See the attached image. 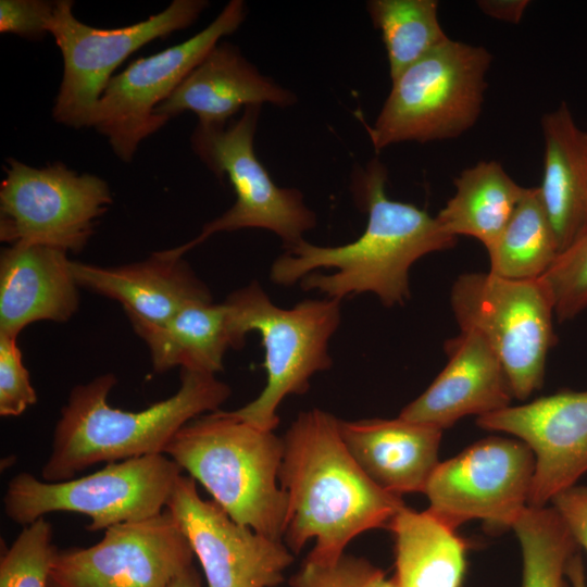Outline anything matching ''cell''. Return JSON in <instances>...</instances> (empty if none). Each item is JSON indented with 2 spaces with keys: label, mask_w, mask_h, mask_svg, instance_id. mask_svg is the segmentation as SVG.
Returning a JSON list of instances; mask_svg holds the SVG:
<instances>
[{
  "label": "cell",
  "mask_w": 587,
  "mask_h": 587,
  "mask_svg": "<svg viewBox=\"0 0 587 587\" xmlns=\"http://www.w3.org/2000/svg\"><path fill=\"white\" fill-rule=\"evenodd\" d=\"M386 178L378 160L354 172L353 193L367 213L366 228L358 239L336 247L303 239L274 261L272 282L282 286L299 282L304 290L339 301L370 292L386 307L404 304L411 296V266L428 253L451 249L457 237L425 210L388 198Z\"/></svg>",
  "instance_id": "6da1fadb"
},
{
  "label": "cell",
  "mask_w": 587,
  "mask_h": 587,
  "mask_svg": "<svg viewBox=\"0 0 587 587\" xmlns=\"http://www.w3.org/2000/svg\"><path fill=\"white\" fill-rule=\"evenodd\" d=\"M340 420L321 409L300 413L283 437L280 487L288 495L284 539L298 553L310 539L307 559L333 562L360 534L388 528L404 507L401 496L377 486L348 451Z\"/></svg>",
  "instance_id": "7a4b0ae2"
},
{
  "label": "cell",
  "mask_w": 587,
  "mask_h": 587,
  "mask_svg": "<svg viewBox=\"0 0 587 587\" xmlns=\"http://www.w3.org/2000/svg\"><path fill=\"white\" fill-rule=\"evenodd\" d=\"M116 383L112 373H105L71 390L41 479L67 480L98 463L164 453L183 426L217 411L232 394L214 374L180 369V386L174 395L133 412L108 402Z\"/></svg>",
  "instance_id": "3957f363"
},
{
  "label": "cell",
  "mask_w": 587,
  "mask_h": 587,
  "mask_svg": "<svg viewBox=\"0 0 587 587\" xmlns=\"http://www.w3.org/2000/svg\"><path fill=\"white\" fill-rule=\"evenodd\" d=\"M283 438L217 410L183 426L164 453L235 522L284 540L288 495L278 480Z\"/></svg>",
  "instance_id": "277c9868"
},
{
  "label": "cell",
  "mask_w": 587,
  "mask_h": 587,
  "mask_svg": "<svg viewBox=\"0 0 587 587\" xmlns=\"http://www.w3.org/2000/svg\"><path fill=\"white\" fill-rule=\"evenodd\" d=\"M224 302L237 349L243 346L248 333L260 334L266 371V385L260 395L226 413L274 432L282 401L308 391L311 377L332 366L328 344L340 324L341 301L327 297L305 299L283 309L272 302L258 282H252L232 292Z\"/></svg>",
  "instance_id": "5b68a950"
},
{
  "label": "cell",
  "mask_w": 587,
  "mask_h": 587,
  "mask_svg": "<svg viewBox=\"0 0 587 587\" xmlns=\"http://www.w3.org/2000/svg\"><path fill=\"white\" fill-rule=\"evenodd\" d=\"M492 55L480 46L448 39L391 80L369 128L375 150L403 141L461 136L477 121Z\"/></svg>",
  "instance_id": "8992f818"
},
{
  "label": "cell",
  "mask_w": 587,
  "mask_h": 587,
  "mask_svg": "<svg viewBox=\"0 0 587 587\" xmlns=\"http://www.w3.org/2000/svg\"><path fill=\"white\" fill-rule=\"evenodd\" d=\"M182 474L165 453L107 463L92 474L62 482L22 472L8 483L3 511L22 526L54 512L77 513L89 517L87 530H105L163 512Z\"/></svg>",
  "instance_id": "52a82bcc"
},
{
  "label": "cell",
  "mask_w": 587,
  "mask_h": 587,
  "mask_svg": "<svg viewBox=\"0 0 587 587\" xmlns=\"http://www.w3.org/2000/svg\"><path fill=\"white\" fill-rule=\"evenodd\" d=\"M450 305L460 330L476 332L500 360L514 399L540 389L557 342L554 310L541 280H513L490 272L457 277Z\"/></svg>",
  "instance_id": "ba28073f"
},
{
  "label": "cell",
  "mask_w": 587,
  "mask_h": 587,
  "mask_svg": "<svg viewBox=\"0 0 587 587\" xmlns=\"http://www.w3.org/2000/svg\"><path fill=\"white\" fill-rule=\"evenodd\" d=\"M261 107H246L239 118L225 125L197 124L190 137L193 152L217 177L227 176L236 195L234 205L190 240L193 247L216 233L263 228L276 234L287 249L316 225V215L301 191L277 186L255 155Z\"/></svg>",
  "instance_id": "9c48e42d"
},
{
  "label": "cell",
  "mask_w": 587,
  "mask_h": 587,
  "mask_svg": "<svg viewBox=\"0 0 587 587\" xmlns=\"http://www.w3.org/2000/svg\"><path fill=\"white\" fill-rule=\"evenodd\" d=\"M209 5L205 0H174L147 20L118 28L89 26L73 13V1H55L49 34L63 59L53 117L73 128L92 127L99 99L113 73L142 46L189 27Z\"/></svg>",
  "instance_id": "30bf717a"
},
{
  "label": "cell",
  "mask_w": 587,
  "mask_h": 587,
  "mask_svg": "<svg viewBox=\"0 0 587 587\" xmlns=\"http://www.w3.org/2000/svg\"><path fill=\"white\" fill-rule=\"evenodd\" d=\"M0 185V239L10 245H38L79 252L93 225L112 202L102 178L68 168L7 160Z\"/></svg>",
  "instance_id": "8fae6325"
},
{
  "label": "cell",
  "mask_w": 587,
  "mask_h": 587,
  "mask_svg": "<svg viewBox=\"0 0 587 587\" xmlns=\"http://www.w3.org/2000/svg\"><path fill=\"white\" fill-rule=\"evenodd\" d=\"M245 17V2L232 0L198 34L163 51L133 61L109 80L99 99L92 127L108 139L122 161H132L140 142L165 125L154 114L155 109L176 90L222 37L233 34L242 24Z\"/></svg>",
  "instance_id": "7c38bea8"
},
{
  "label": "cell",
  "mask_w": 587,
  "mask_h": 587,
  "mask_svg": "<svg viewBox=\"0 0 587 587\" xmlns=\"http://www.w3.org/2000/svg\"><path fill=\"white\" fill-rule=\"evenodd\" d=\"M535 457L520 439L490 436L439 462L423 494L428 511L453 528L480 520L512 528L528 505Z\"/></svg>",
  "instance_id": "4fadbf2b"
},
{
  "label": "cell",
  "mask_w": 587,
  "mask_h": 587,
  "mask_svg": "<svg viewBox=\"0 0 587 587\" xmlns=\"http://www.w3.org/2000/svg\"><path fill=\"white\" fill-rule=\"evenodd\" d=\"M193 552L171 513L121 523L88 547L55 548L48 587H170Z\"/></svg>",
  "instance_id": "5bb4252c"
},
{
  "label": "cell",
  "mask_w": 587,
  "mask_h": 587,
  "mask_svg": "<svg viewBox=\"0 0 587 587\" xmlns=\"http://www.w3.org/2000/svg\"><path fill=\"white\" fill-rule=\"evenodd\" d=\"M208 587H275L294 555L282 540L235 522L216 502L203 500L195 479L180 475L166 502Z\"/></svg>",
  "instance_id": "9a60e30c"
},
{
  "label": "cell",
  "mask_w": 587,
  "mask_h": 587,
  "mask_svg": "<svg viewBox=\"0 0 587 587\" xmlns=\"http://www.w3.org/2000/svg\"><path fill=\"white\" fill-rule=\"evenodd\" d=\"M478 427L507 433L535 457L528 505L546 507L587 473V389L560 390L476 419Z\"/></svg>",
  "instance_id": "2e32d148"
},
{
  "label": "cell",
  "mask_w": 587,
  "mask_h": 587,
  "mask_svg": "<svg viewBox=\"0 0 587 587\" xmlns=\"http://www.w3.org/2000/svg\"><path fill=\"white\" fill-rule=\"evenodd\" d=\"M442 371L399 416L444 430L467 415L477 417L511 405L508 375L492 349L473 330H460L444 345Z\"/></svg>",
  "instance_id": "e0dca14e"
},
{
  "label": "cell",
  "mask_w": 587,
  "mask_h": 587,
  "mask_svg": "<svg viewBox=\"0 0 587 587\" xmlns=\"http://www.w3.org/2000/svg\"><path fill=\"white\" fill-rule=\"evenodd\" d=\"M182 257L173 248L120 266L71 261V270L79 287L118 301L138 333L163 325L189 304L212 301Z\"/></svg>",
  "instance_id": "ac0fdd59"
},
{
  "label": "cell",
  "mask_w": 587,
  "mask_h": 587,
  "mask_svg": "<svg viewBox=\"0 0 587 587\" xmlns=\"http://www.w3.org/2000/svg\"><path fill=\"white\" fill-rule=\"evenodd\" d=\"M296 95L263 75L240 50L229 42H218L162 102L154 114L165 124L190 111L198 124L225 125L241 108L271 103L292 105Z\"/></svg>",
  "instance_id": "d6986e66"
},
{
  "label": "cell",
  "mask_w": 587,
  "mask_h": 587,
  "mask_svg": "<svg viewBox=\"0 0 587 587\" xmlns=\"http://www.w3.org/2000/svg\"><path fill=\"white\" fill-rule=\"evenodd\" d=\"M67 252L10 245L0 255V335L17 338L38 321L66 322L78 309V285Z\"/></svg>",
  "instance_id": "ffe728a7"
},
{
  "label": "cell",
  "mask_w": 587,
  "mask_h": 587,
  "mask_svg": "<svg viewBox=\"0 0 587 587\" xmlns=\"http://www.w3.org/2000/svg\"><path fill=\"white\" fill-rule=\"evenodd\" d=\"M341 438L362 471L384 490L424 492L440 462L442 430L397 419L340 421Z\"/></svg>",
  "instance_id": "44dd1931"
},
{
  "label": "cell",
  "mask_w": 587,
  "mask_h": 587,
  "mask_svg": "<svg viewBox=\"0 0 587 587\" xmlns=\"http://www.w3.org/2000/svg\"><path fill=\"white\" fill-rule=\"evenodd\" d=\"M544 173L537 187L560 252L587 226V133L562 102L541 118Z\"/></svg>",
  "instance_id": "7402d4cb"
},
{
  "label": "cell",
  "mask_w": 587,
  "mask_h": 587,
  "mask_svg": "<svg viewBox=\"0 0 587 587\" xmlns=\"http://www.w3.org/2000/svg\"><path fill=\"white\" fill-rule=\"evenodd\" d=\"M397 587H461L467 541L435 514L402 507L389 523Z\"/></svg>",
  "instance_id": "603a6c76"
},
{
  "label": "cell",
  "mask_w": 587,
  "mask_h": 587,
  "mask_svg": "<svg viewBox=\"0 0 587 587\" xmlns=\"http://www.w3.org/2000/svg\"><path fill=\"white\" fill-rule=\"evenodd\" d=\"M136 334L147 344L157 373L179 366L215 375L226 350L237 349L224 301L189 304L163 325Z\"/></svg>",
  "instance_id": "cb8c5ba5"
},
{
  "label": "cell",
  "mask_w": 587,
  "mask_h": 587,
  "mask_svg": "<svg viewBox=\"0 0 587 587\" xmlns=\"http://www.w3.org/2000/svg\"><path fill=\"white\" fill-rule=\"evenodd\" d=\"M453 184L455 193L436 220L449 235L471 236L486 249L499 237L527 190L496 161L465 168Z\"/></svg>",
  "instance_id": "d4e9b609"
},
{
  "label": "cell",
  "mask_w": 587,
  "mask_h": 587,
  "mask_svg": "<svg viewBox=\"0 0 587 587\" xmlns=\"http://www.w3.org/2000/svg\"><path fill=\"white\" fill-rule=\"evenodd\" d=\"M486 251L488 272L507 279H538L552 265L560 250L537 187H527L510 221Z\"/></svg>",
  "instance_id": "484cf974"
},
{
  "label": "cell",
  "mask_w": 587,
  "mask_h": 587,
  "mask_svg": "<svg viewBox=\"0 0 587 587\" xmlns=\"http://www.w3.org/2000/svg\"><path fill=\"white\" fill-rule=\"evenodd\" d=\"M366 9L382 34L391 80L449 39L436 0H371Z\"/></svg>",
  "instance_id": "4316f807"
},
{
  "label": "cell",
  "mask_w": 587,
  "mask_h": 587,
  "mask_svg": "<svg viewBox=\"0 0 587 587\" xmlns=\"http://www.w3.org/2000/svg\"><path fill=\"white\" fill-rule=\"evenodd\" d=\"M512 529L522 551L521 587H572L567 565L578 545L552 505H527Z\"/></svg>",
  "instance_id": "83f0119b"
},
{
  "label": "cell",
  "mask_w": 587,
  "mask_h": 587,
  "mask_svg": "<svg viewBox=\"0 0 587 587\" xmlns=\"http://www.w3.org/2000/svg\"><path fill=\"white\" fill-rule=\"evenodd\" d=\"M52 526L40 517L23 526L0 560V587H48L51 560Z\"/></svg>",
  "instance_id": "f1b7e54d"
},
{
  "label": "cell",
  "mask_w": 587,
  "mask_h": 587,
  "mask_svg": "<svg viewBox=\"0 0 587 587\" xmlns=\"http://www.w3.org/2000/svg\"><path fill=\"white\" fill-rule=\"evenodd\" d=\"M539 279L559 322L572 320L587 309V226Z\"/></svg>",
  "instance_id": "f546056e"
},
{
  "label": "cell",
  "mask_w": 587,
  "mask_h": 587,
  "mask_svg": "<svg viewBox=\"0 0 587 587\" xmlns=\"http://www.w3.org/2000/svg\"><path fill=\"white\" fill-rule=\"evenodd\" d=\"M291 587H397L394 578L364 558L342 554L333 562H315L305 558L290 578Z\"/></svg>",
  "instance_id": "4dcf8cb0"
},
{
  "label": "cell",
  "mask_w": 587,
  "mask_h": 587,
  "mask_svg": "<svg viewBox=\"0 0 587 587\" xmlns=\"http://www.w3.org/2000/svg\"><path fill=\"white\" fill-rule=\"evenodd\" d=\"M36 401L16 338L0 335V415L18 416Z\"/></svg>",
  "instance_id": "1f68e13d"
},
{
  "label": "cell",
  "mask_w": 587,
  "mask_h": 587,
  "mask_svg": "<svg viewBox=\"0 0 587 587\" xmlns=\"http://www.w3.org/2000/svg\"><path fill=\"white\" fill-rule=\"evenodd\" d=\"M55 1L1 0L0 33L14 34L29 40L49 34Z\"/></svg>",
  "instance_id": "d6a6232c"
},
{
  "label": "cell",
  "mask_w": 587,
  "mask_h": 587,
  "mask_svg": "<svg viewBox=\"0 0 587 587\" xmlns=\"http://www.w3.org/2000/svg\"><path fill=\"white\" fill-rule=\"evenodd\" d=\"M558 511L578 547L587 552V486H573L559 495L551 502Z\"/></svg>",
  "instance_id": "836d02e7"
},
{
  "label": "cell",
  "mask_w": 587,
  "mask_h": 587,
  "mask_svg": "<svg viewBox=\"0 0 587 587\" xmlns=\"http://www.w3.org/2000/svg\"><path fill=\"white\" fill-rule=\"evenodd\" d=\"M529 3L528 0H478L477 7L492 18L516 24Z\"/></svg>",
  "instance_id": "e575fe53"
},
{
  "label": "cell",
  "mask_w": 587,
  "mask_h": 587,
  "mask_svg": "<svg viewBox=\"0 0 587 587\" xmlns=\"http://www.w3.org/2000/svg\"><path fill=\"white\" fill-rule=\"evenodd\" d=\"M567 576L572 587H586L584 564L578 552L569 562Z\"/></svg>",
  "instance_id": "d590c367"
},
{
  "label": "cell",
  "mask_w": 587,
  "mask_h": 587,
  "mask_svg": "<svg viewBox=\"0 0 587 587\" xmlns=\"http://www.w3.org/2000/svg\"><path fill=\"white\" fill-rule=\"evenodd\" d=\"M170 587H201L200 576L193 565L182 572L170 585Z\"/></svg>",
  "instance_id": "8d00e7d4"
}]
</instances>
